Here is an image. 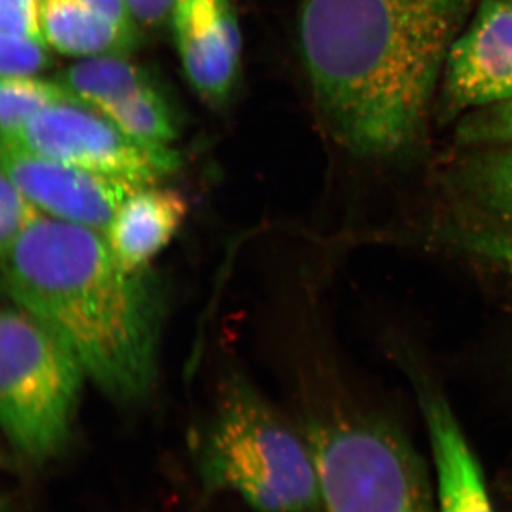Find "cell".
I'll list each match as a JSON object with an SVG mask.
<instances>
[{
    "mask_svg": "<svg viewBox=\"0 0 512 512\" xmlns=\"http://www.w3.org/2000/svg\"><path fill=\"white\" fill-rule=\"evenodd\" d=\"M471 2L302 0L299 47L335 140L369 158L419 143Z\"/></svg>",
    "mask_w": 512,
    "mask_h": 512,
    "instance_id": "6da1fadb",
    "label": "cell"
},
{
    "mask_svg": "<svg viewBox=\"0 0 512 512\" xmlns=\"http://www.w3.org/2000/svg\"><path fill=\"white\" fill-rule=\"evenodd\" d=\"M0 288L114 399L134 402L153 386L157 285L121 268L103 232L40 215L0 256Z\"/></svg>",
    "mask_w": 512,
    "mask_h": 512,
    "instance_id": "7a4b0ae2",
    "label": "cell"
},
{
    "mask_svg": "<svg viewBox=\"0 0 512 512\" xmlns=\"http://www.w3.org/2000/svg\"><path fill=\"white\" fill-rule=\"evenodd\" d=\"M205 490L237 495L259 512L323 511L315 458L244 380L225 387L198 450Z\"/></svg>",
    "mask_w": 512,
    "mask_h": 512,
    "instance_id": "3957f363",
    "label": "cell"
},
{
    "mask_svg": "<svg viewBox=\"0 0 512 512\" xmlns=\"http://www.w3.org/2000/svg\"><path fill=\"white\" fill-rule=\"evenodd\" d=\"M82 365L37 320L0 311V431L33 463L69 443L79 404Z\"/></svg>",
    "mask_w": 512,
    "mask_h": 512,
    "instance_id": "277c9868",
    "label": "cell"
},
{
    "mask_svg": "<svg viewBox=\"0 0 512 512\" xmlns=\"http://www.w3.org/2000/svg\"><path fill=\"white\" fill-rule=\"evenodd\" d=\"M325 512H437L420 458L383 421L336 420L308 436Z\"/></svg>",
    "mask_w": 512,
    "mask_h": 512,
    "instance_id": "5b68a950",
    "label": "cell"
},
{
    "mask_svg": "<svg viewBox=\"0 0 512 512\" xmlns=\"http://www.w3.org/2000/svg\"><path fill=\"white\" fill-rule=\"evenodd\" d=\"M2 136L47 160L137 185L156 184L180 164L171 148L154 150L137 143L109 117L73 96L46 107L18 130Z\"/></svg>",
    "mask_w": 512,
    "mask_h": 512,
    "instance_id": "8992f818",
    "label": "cell"
},
{
    "mask_svg": "<svg viewBox=\"0 0 512 512\" xmlns=\"http://www.w3.org/2000/svg\"><path fill=\"white\" fill-rule=\"evenodd\" d=\"M0 173L47 217L103 234L128 195L143 187L36 156L10 143L2 134Z\"/></svg>",
    "mask_w": 512,
    "mask_h": 512,
    "instance_id": "52a82bcc",
    "label": "cell"
},
{
    "mask_svg": "<svg viewBox=\"0 0 512 512\" xmlns=\"http://www.w3.org/2000/svg\"><path fill=\"white\" fill-rule=\"evenodd\" d=\"M443 79L451 113L512 100V8L505 0L481 2L450 47Z\"/></svg>",
    "mask_w": 512,
    "mask_h": 512,
    "instance_id": "ba28073f",
    "label": "cell"
},
{
    "mask_svg": "<svg viewBox=\"0 0 512 512\" xmlns=\"http://www.w3.org/2000/svg\"><path fill=\"white\" fill-rule=\"evenodd\" d=\"M175 45L194 89L224 101L237 80L242 39L229 0H178L173 18Z\"/></svg>",
    "mask_w": 512,
    "mask_h": 512,
    "instance_id": "9c48e42d",
    "label": "cell"
},
{
    "mask_svg": "<svg viewBox=\"0 0 512 512\" xmlns=\"http://www.w3.org/2000/svg\"><path fill=\"white\" fill-rule=\"evenodd\" d=\"M436 471L437 512H495L480 461L443 394L417 376Z\"/></svg>",
    "mask_w": 512,
    "mask_h": 512,
    "instance_id": "30bf717a",
    "label": "cell"
},
{
    "mask_svg": "<svg viewBox=\"0 0 512 512\" xmlns=\"http://www.w3.org/2000/svg\"><path fill=\"white\" fill-rule=\"evenodd\" d=\"M187 201L171 188L143 185L120 205L104 232L111 254L127 272H146L187 217Z\"/></svg>",
    "mask_w": 512,
    "mask_h": 512,
    "instance_id": "8fae6325",
    "label": "cell"
},
{
    "mask_svg": "<svg viewBox=\"0 0 512 512\" xmlns=\"http://www.w3.org/2000/svg\"><path fill=\"white\" fill-rule=\"evenodd\" d=\"M40 28L47 45L62 55H126L137 37L99 15L84 0H39Z\"/></svg>",
    "mask_w": 512,
    "mask_h": 512,
    "instance_id": "7c38bea8",
    "label": "cell"
},
{
    "mask_svg": "<svg viewBox=\"0 0 512 512\" xmlns=\"http://www.w3.org/2000/svg\"><path fill=\"white\" fill-rule=\"evenodd\" d=\"M57 82L100 113L153 86L148 74L126 55L87 57L67 67Z\"/></svg>",
    "mask_w": 512,
    "mask_h": 512,
    "instance_id": "4fadbf2b",
    "label": "cell"
},
{
    "mask_svg": "<svg viewBox=\"0 0 512 512\" xmlns=\"http://www.w3.org/2000/svg\"><path fill=\"white\" fill-rule=\"evenodd\" d=\"M456 184L468 200L512 229V144L468 156L458 167Z\"/></svg>",
    "mask_w": 512,
    "mask_h": 512,
    "instance_id": "5bb4252c",
    "label": "cell"
},
{
    "mask_svg": "<svg viewBox=\"0 0 512 512\" xmlns=\"http://www.w3.org/2000/svg\"><path fill=\"white\" fill-rule=\"evenodd\" d=\"M126 136L154 150H168L175 138L173 116L167 101L154 86L104 111Z\"/></svg>",
    "mask_w": 512,
    "mask_h": 512,
    "instance_id": "9a60e30c",
    "label": "cell"
},
{
    "mask_svg": "<svg viewBox=\"0 0 512 512\" xmlns=\"http://www.w3.org/2000/svg\"><path fill=\"white\" fill-rule=\"evenodd\" d=\"M67 97L72 94L57 80L0 77V133H13L39 111Z\"/></svg>",
    "mask_w": 512,
    "mask_h": 512,
    "instance_id": "2e32d148",
    "label": "cell"
},
{
    "mask_svg": "<svg viewBox=\"0 0 512 512\" xmlns=\"http://www.w3.org/2000/svg\"><path fill=\"white\" fill-rule=\"evenodd\" d=\"M467 146L491 148L512 144V100L468 114L458 130Z\"/></svg>",
    "mask_w": 512,
    "mask_h": 512,
    "instance_id": "e0dca14e",
    "label": "cell"
},
{
    "mask_svg": "<svg viewBox=\"0 0 512 512\" xmlns=\"http://www.w3.org/2000/svg\"><path fill=\"white\" fill-rule=\"evenodd\" d=\"M450 241L468 254L480 256L503 269L512 278V229L501 227H471L456 229L448 234Z\"/></svg>",
    "mask_w": 512,
    "mask_h": 512,
    "instance_id": "ac0fdd59",
    "label": "cell"
},
{
    "mask_svg": "<svg viewBox=\"0 0 512 512\" xmlns=\"http://www.w3.org/2000/svg\"><path fill=\"white\" fill-rule=\"evenodd\" d=\"M52 64L42 37L0 35V77H32Z\"/></svg>",
    "mask_w": 512,
    "mask_h": 512,
    "instance_id": "d6986e66",
    "label": "cell"
},
{
    "mask_svg": "<svg viewBox=\"0 0 512 512\" xmlns=\"http://www.w3.org/2000/svg\"><path fill=\"white\" fill-rule=\"evenodd\" d=\"M40 215L42 211L5 174L0 173V256L9 251Z\"/></svg>",
    "mask_w": 512,
    "mask_h": 512,
    "instance_id": "ffe728a7",
    "label": "cell"
},
{
    "mask_svg": "<svg viewBox=\"0 0 512 512\" xmlns=\"http://www.w3.org/2000/svg\"><path fill=\"white\" fill-rule=\"evenodd\" d=\"M0 35L45 39L40 28L39 0H0Z\"/></svg>",
    "mask_w": 512,
    "mask_h": 512,
    "instance_id": "44dd1931",
    "label": "cell"
},
{
    "mask_svg": "<svg viewBox=\"0 0 512 512\" xmlns=\"http://www.w3.org/2000/svg\"><path fill=\"white\" fill-rule=\"evenodd\" d=\"M126 3L137 25L158 28L173 18L178 0H126Z\"/></svg>",
    "mask_w": 512,
    "mask_h": 512,
    "instance_id": "7402d4cb",
    "label": "cell"
},
{
    "mask_svg": "<svg viewBox=\"0 0 512 512\" xmlns=\"http://www.w3.org/2000/svg\"><path fill=\"white\" fill-rule=\"evenodd\" d=\"M84 2L124 32L138 36V25L127 8L126 0H84Z\"/></svg>",
    "mask_w": 512,
    "mask_h": 512,
    "instance_id": "603a6c76",
    "label": "cell"
},
{
    "mask_svg": "<svg viewBox=\"0 0 512 512\" xmlns=\"http://www.w3.org/2000/svg\"><path fill=\"white\" fill-rule=\"evenodd\" d=\"M505 2H507V3H508V5H510V6H511V8H512V0H505Z\"/></svg>",
    "mask_w": 512,
    "mask_h": 512,
    "instance_id": "cb8c5ba5",
    "label": "cell"
},
{
    "mask_svg": "<svg viewBox=\"0 0 512 512\" xmlns=\"http://www.w3.org/2000/svg\"><path fill=\"white\" fill-rule=\"evenodd\" d=\"M0 512H3V503L0 501Z\"/></svg>",
    "mask_w": 512,
    "mask_h": 512,
    "instance_id": "d4e9b609",
    "label": "cell"
}]
</instances>
